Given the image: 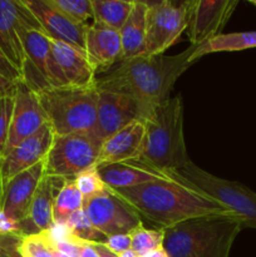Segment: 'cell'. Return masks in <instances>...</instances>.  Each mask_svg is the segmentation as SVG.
<instances>
[{
	"label": "cell",
	"mask_w": 256,
	"mask_h": 257,
	"mask_svg": "<svg viewBox=\"0 0 256 257\" xmlns=\"http://www.w3.org/2000/svg\"><path fill=\"white\" fill-rule=\"evenodd\" d=\"M237 5V0H190L186 32L191 45L198 47L222 34Z\"/></svg>",
	"instance_id": "obj_12"
},
{
	"label": "cell",
	"mask_w": 256,
	"mask_h": 257,
	"mask_svg": "<svg viewBox=\"0 0 256 257\" xmlns=\"http://www.w3.org/2000/svg\"><path fill=\"white\" fill-rule=\"evenodd\" d=\"M52 54L69 87L94 85L97 73L83 50L52 40Z\"/></svg>",
	"instance_id": "obj_22"
},
{
	"label": "cell",
	"mask_w": 256,
	"mask_h": 257,
	"mask_svg": "<svg viewBox=\"0 0 256 257\" xmlns=\"http://www.w3.org/2000/svg\"><path fill=\"white\" fill-rule=\"evenodd\" d=\"M54 136L52 125L47 123L7 153L0 160V183L3 187L13 177L43 162L52 147Z\"/></svg>",
	"instance_id": "obj_15"
},
{
	"label": "cell",
	"mask_w": 256,
	"mask_h": 257,
	"mask_svg": "<svg viewBox=\"0 0 256 257\" xmlns=\"http://www.w3.org/2000/svg\"><path fill=\"white\" fill-rule=\"evenodd\" d=\"M23 257H54V246L44 232L23 236L20 242Z\"/></svg>",
	"instance_id": "obj_30"
},
{
	"label": "cell",
	"mask_w": 256,
	"mask_h": 257,
	"mask_svg": "<svg viewBox=\"0 0 256 257\" xmlns=\"http://www.w3.org/2000/svg\"><path fill=\"white\" fill-rule=\"evenodd\" d=\"M140 161L173 172L190 162L183 136V107L181 95L156 105L145 119V141Z\"/></svg>",
	"instance_id": "obj_4"
},
{
	"label": "cell",
	"mask_w": 256,
	"mask_h": 257,
	"mask_svg": "<svg viewBox=\"0 0 256 257\" xmlns=\"http://www.w3.org/2000/svg\"><path fill=\"white\" fill-rule=\"evenodd\" d=\"M102 142L95 132L55 135L44 160V173L63 180L75 178L97 166Z\"/></svg>",
	"instance_id": "obj_7"
},
{
	"label": "cell",
	"mask_w": 256,
	"mask_h": 257,
	"mask_svg": "<svg viewBox=\"0 0 256 257\" xmlns=\"http://www.w3.org/2000/svg\"><path fill=\"white\" fill-rule=\"evenodd\" d=\"M143 141H145L143 120H136L125 125L124 128L103 141L97 160V167L140 160L143 151Z\"/></svg>",
	"instance_id": "obj_19"
},
{
	"label": "cell",
	"mask_w": 256,
	"mask_h": 257,
	"mask_svg": "<svg viewBox=\"0 0 256 257\" xmlns=\"http://www.w3.org/2000/svg\"><path fill=\"white\" fill-rule=\"evenodd\" d=\"M65 223H67L68 227L70 228L73 236H74L75 238H78L79 241H82V242L103 243L105 241V238H107V236H104L102 232H99V231L92 225V222H90L89 218L87 217V215L84 213L83 208L73 213Z\"/></svg>",
	"instance_id": "obj_29"
},
{
	"label": "cell",
	"mask_w": 256,
	"mask_h": 257,
	"mask_svg": "<svg viewBox=\"0 0 256 257\" xmlns=\"http://www.w3.org/2000/svg\"><path fill=\"white\" fill-rule=\"evenodd\" d=\"M0 74H3L8 79L13 80V82H22L23 80L22 73L8 59V57L4 54L2 48H0Z\"/></svg>",
	"instance_id": "obj_35"
},
{
	"label": "cell",
	"mask_w": 256,
	"mask_h": 257,
	"mask_svg": "<svg viewBox=\"0 0 256 257\" xmlns=\"http://www.w3.org/2000/svg\"><path fill=\"white\" fill-rule=\"evenodd\" d=\"M19 82H13L4 75L0 74V98L14 97L17 92V85Z\"/></svg>",
	"instance_id": "obj_36"
},
{
	"label": "cell",
	"mask_w": 256,
	"mask_h": 257,
	"mask_svg": "<svg viewBox=\"0 0 256 257\" xmlns=\"http://www.w3.org/2000/svg\"><path fill=\"white\" fill-rule=\"evenodd\" d=\"M47 123V115L40 105L37 93L30 89L23 80L18 83L4 156L20 142L37 133Z\"/></svg>",
	"instance_id": "obj_14"
},
{
	"label": "cell",
	"mask_w": 256,
	"mask_h": 257,
	"mask_svg": "<svg viewBox=\"0 0 256 257\" xmlns=\"http://www.w3.org/2000/svg\"><path fill=\"white\" fill-rule=\"evenodd\" d=\"M97 168L103 182L112 190L136 187V186L145 185L153 181L171 178L167 172L157 170L140 160L98 166Z\"/></svg>",
	"instance_id": "obj_21"
},
{
	"label": "cell",
	"mask_w": 256,
	"mask_h": 257,
	"mask_svg": "<svg viewBox=\"0 0 256 257\" xmlns=\"http://www.w3.org/2000/svg\"><path fill=\"white\" fill-rule=\"evenodd\" d=\"M62 183L63 178L52 177L44 173L30 203L27 218L19 223L20 232L23 236L37 235L52 227L54 223L53 218L54 200Z\"/></svg>",
	"instance_id": "obj_20"
},
{
	"label": "cell",
	"mask_w": 256,
	"mask_h": 257,
	"mask_svg": "<svg viewBox=\"0 0 256 257\" xmlns=\"http://www.w3.org/2000/svg\"><path fill=\"white\" fill-rule=\"evenodd\" d=\"M35 93L54 135L95 132L98 103L95 85L49 88Z\"/></svg>",
	"instance_id": "obj_5"
},
{
	"label": "cell",
	"mask_w": 256,
	"mask_h": 257,
	"mask_svg": "<svg viewBox=\"0 0 256 257\" xmlns=\"http://www.w3.org/2000/svg\"><path fill=\"white\" fill-rule=\"evenodd\" d=\"M54 9L82 25L94 22L92 0H45Z\"/></svg>",
	"instance_id": "obj_28"
},
{
	"label": "cell",
	"mask_w": 256,
	"mask_h": 257,
	"mask_svg": "<svg viewBox=\"0 0 256 257\" xmlns=\"http://www.w3.org/2000/svg\"><path fill=\"white\" fill-rule=\"evenodd\" d=\"M167 173L195 186L203 193L222 203L242 220V228L256 230V192L245 185L208 173L192 161L185 167Z\"/></svg>",
	"instance_id": "obj_6"
},
{
	"label": "cell",
	"mask_w": 256,
	"mask_h": 257,
	"mask_svg": "<svg viewBox=\"0 0 256 257\" xmlns=\"http://www.w3.org/2000/svg\"><path fill=\"white\" fill-rule=\"evenodd\" d=\"M33 13L45 34L52 40L65 43L85 53V34L88 25L78 24L45 0H23Z\"/></svg>",
	"instance_id": "obj_16"
},
{
	"label": "cell",
	"mask_w": 256,
	"mask_h": 257,
	"mask_svg": "<svg viewBox=\"0 0 256 257\" xmlns=\"http://www.w3.org/2000/svg\"><path fill=\"white\" fill-rule=\"evenodd\" d=\"M22 235L0 236V257H23L20 252Z\"/></svg>",
	"instance_id": "obj_33"
},
{
	"label": "cell",
	"mask_w": 256,
	"mask_h": 257,
	"mask_svg": "<svg viewBox=\"0 0 256 257\" xmlns=\"http://www.w3.org/2000/svg\"><path fill=\"white\" fill-rule=\"evenodd\" d=\"M74 181L78 190L82 193L83 201L89 200V198L99 195L100 192H103L107 188L102 177H100L99 172H98L97 166L88 168L84 172L79 173L74 178Z\"/></svg>",
	"instance_id": "obj_31"
},
{
	"label": "cell",
	"mask_w": 256,
	"mask_h": 257,
	"mask_svg": "<svg viewBox=\"0 0 256 257\" xmlns=\"http://www.w3.org/2000/svg\"><path fill=\"white\" fill-rule=\"evenodd\" d=\"M168 180L153 181L136 187L110 190L130 205L142 220L160 230L206 216H237L222 203L195 186L168 173Z\"/></svg>",
	"instance_id": "obj_1"
},
{
	"label": "cell",
	"mask_w": 256,
	"mask_h": 257,
	"mask_svg": "<svg viewBox=\"0 0 256 257\" xmlns=\"http://www.w3.org/2000/svg\"><path fill=\"white\" fill-rule=\"evenodd\" d=\"M94 20L119 32L130 18L135 0H92Z\"/></svg>",
	"instance_id": "obj_25"
},
{
	"label": "cell",
	"mask_w": 256,
	"mask_h": 257,
	"mask_svg": "<svg viewBox=\"0 0 256 257\" xmlns=\"http://www.w3.org/2000/svg\"><path fill=\"white\" fill-rule=\"evenodd\" d=\"M83 208V196L75 185L74 178L63 180L53 207L54 222L65 223L68 218Z\"/></svg>",
	"instance_id": "obj_26"
},
{
	"label": "cell",
	"mask_w": 256,
	"mask_h": 257,
	"mask_svg": "<svg viewBox=\"0 0 256 257\" xmlns=\"http://www.w3.org/2000/svg\"><path fill=\"white\" fill-rule=\"evenodd\" d=\"M95 247H97L98 253H99L100 257H118L115 253L110 252L107 247L102 245V243H95Z\"/></svg>",
	"instance_id": "obj_39"
},
{
	"label": "cell",
	"mask_w": 256,
	"mask_h": 257,
	"mask_svg": "<svg viewBox=\"0 0 256 257\" xmlns=\"http://www.w3.org/2000/svg\"><path fill=\"white\" fill-rule=\"evenodd\" d=\"M141 257H168V253L166 252V250L163 248V246H161V247L156 248V250L151 251V252L146 253V255H143Z\"/></svg>",
	"instance_id": "obj_38"
},
{
	"label": "cell",
	"mask_w": 256,
	"mask_h": 257,
	"mask_svg": "<svg viewBox=\"0 0 256 257\" xmlns=\"http://www.w3.org/2000/svg\"><path fill=\"white\" fill-rule=\"evenodd\" d=\"M256 48V30L251 32H236L227 34H218L212 39L195 48L191 60L197 62L202 57L212 53L241 52V50Z\"/></svg>",
	"instance_id": "obj_24"
},
{
	"label": "cell",
	"mask_w": 256,
	"mask_h": 257,
	"mask_svg": "<svg viewBox=\"0 0 256 257\" xmlns=\"http://www.w3.org/2000/svg\"><path fill=\"white\" fill-rule=\"evenodd\" d=\"M242 230L238 216H206L166 228L163 248L168 257H230Z\"/></svg>",
	"instance_id": "obj_3"
},
{
	"label": "cell",
	"mask_w": 256,
	"mask_h": 257,
	"mask_svg": "<svg viewBox=\"0 0 256 257\" xmlns=\"http://www.w3.org/2000/svg\"><path fill=\"white\" fill-rule=\"evenodd\" d=\"M146 57L161 55L187 29L190 2H147Z\"/></svg>",
	"instance_id": "obj_9"
},
{
	"label": "cell",
	"mask_w": 256,
	"mask_h": 257,
	"mask_svg": "<svg viewBox=\"0 0 256 257\" xmlns=\"http://www.w3.org/2000/svg\"><path fill=\"white\" fill-rule=\"evenodd\" d=\"M118 257H138V256L136 255L135 251L128 250V251H125V252H123V253H120V255H118Z\"/></svg>",
	"instance_id": "obj_40"
},
{
	"label": "cell",
	"mask_w": 256,
	"mask_h": 257,
	"mask_svg": "<svg viewBox=\"0 0 256 257\" xmlns=\"http://www.w3.org/2000/svg\"><path fill=\"white\" fill-rule=\"evenodd\" d=\"M193 45L180 54L137 57L120 60L108 70L95 74L98 90L122 93L156 107L170 99L175 83L193 64Z\"/></svg>",
	"instance_id": "obj_2"
},
{
	"label": "cell",
	"mask_w": 256,
	"mask_h": 257,
	"mask_svg": "<svg viewBox=\"0 0 256 257\" xmlns=\"http://www.w3.org/2000/svg\"><path fill=\"white\" fill-rule=\"evenodd\" d=\"M13 105H14V97L0 98V160L4 156L5 147H7Z\"/></svg>",
	"instance_id": "obj_32"
},
{
	"label": "cell",
	"mask_w": 256,
	"mask_h": 257,
	"mask_svg": "<svg viewBox=\"0 0 256 257\" xmlns=\"http://www.w3.org/2000/svg\"><path fill=\"white\" fill-rule=\"evenodd\" d=\"M102 245L104 246V247H107L110 252L115 253V255L118 256L120 255V253L125 252V251L131 250V247H132V240H131L130 233H124V235H113L108 236Z\"/></svg>",
	"instance_id": "obj_34"
},
{
	"label": "cell",
	"mask_w": 256,
	"mask_h": 257,
	"mask_svg": "<svg viewBox=\"0 0 256 257\" xmlns=\"http://www.w3.org/2000/svg\"><path fill=\"white\" fill-rule=\"evenodd\" d=\"M85 54L97 74L112 68L122 59L119 32L97 20L90 23L85 34Z\"/></svg>",
	"instance_id": "obj_18"
},
{
	"label": "cell",
	"mask_w": 256,
	"mask_h": 257,
	"mask_svg": "<svg viewBox=\"0 0 256 257\" xmlns=\"http://www.w3.org/2000/svg\"><path fill=\"white\" fill-rule=\"evenodd\" d=\"M131 240H132V247L131 250L135 251L138 257L146 255L151 251L163 246V238H165V230L160 228H147L145 227L143 222L138 225L135 230L130 232Z\"/></svg>",
	"instance_id": "obj_27"
},
{
	"label": "cell",
	"mask_w": 256,
	"mask_h": 257,
	"mask_svg": "<svg viewBox=\"0 0 256 257\" xmlns=\"http://www.w3.org/2000/svg\"><path fill=\"white\" fill-rule=\"evenodd\" d=\"M153 108L131 95L98 90L95 135L104 141L136 120L145 122Z\"/></svg>",
	"instance_id": "obj_11"
},
{
	"label": "cell",
	"mask_w": 256,
	"mask_h": 257,
	"mask_svg": "<svg viewBox=\"0 0 256 257\" xmlns=\"http://www.w3.org/2000/svg\"><path fill=\"white\" fill-rule=\"evenodd\" d=\"M44 176V161L13 177L3 187L2 210L18 223L23 222L29 212L30 203Z\"/></svg>",
	"instance_id": "obj_17"
},
{
	"label": "cell",
	"mask_w": 256,
	"mask_h": 257,
	"mask_svg": "<svg viewBox=\"0 0 256 257\" xmlns=\"http://www.w3.org/2000/svg\"><path fill=\"white\" fill-rule=\"evenodd\" d=\"M147 9V2L135 0V8L125 24L119 30L120 42H122V59L120 60L145 55Z\"/></svg>",
	"instance_id": "obj_23"
},
{
	"label": "cell",
	"mask_w": 256,
	"mask_h": 257,
	"mask_svg": "<svg viewBox=\"0 0 256 257\" xmlns=\"http://www.w3.org/2000/svg\"><path fill=\"white\" fill-rule=\"evenodd\" d=\"M79 257H100L98 253L95 243L82 242L79 248Z\"/></svg>",
	"instance_id": "obj_37"
},
{
	"label": "cell",
	"mask_w": 256,
	"mask_h": 257,
	"mask_svg": "<svg viewBox=\"0 0 256 257\" xmlns=\"http://www.w3.org/2000/svg\"><path fill=\"white\" fill-rule=\"evenodd\" d=\"M19 35L25 54L23 82L34 92L69 87L52 54V39L44 30L24 27Z\"/></svg>",
	"instance_id": "obj_8"
},
{
	"label": "cell",
	"mask_w": 256,
	"mask_h": 257,
	"mask_svg": "<svg viewBox=\"0 0 256 257\" xmlns=\"http://www.w3.org/2000/svg\"><path fill=\"white\" fill-rule=\"evenodd\" d=\"M24 27L42 29L23 0H0V48L22 75L25 54L19 32Z\"/></svg>",
	"instance_id": "obj_13"
},
{
	"label": "cell",
	"mask_w": 256,
	"mask_h": 257,
	"mask_svg": "<svg viewBox=\"0 0 256 257\" xmlns=\"http://www.w3.org/2000/svg\"><path fill=\"white\" fill-rule=\"evenodd\" d=\"M83 211L92 225L107 237L130 233L143 222L140 215L109 187L83 201Z\"/></svg>",
	"instance_id": "obj_10"
}]
</instances>
